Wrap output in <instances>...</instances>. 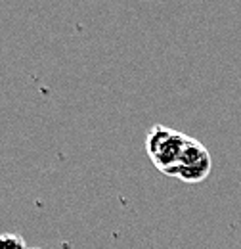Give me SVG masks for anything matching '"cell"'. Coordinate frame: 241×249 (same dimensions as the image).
Returning <instances> with one entry per match:
<instances>
[{"mask_svg":"<svg viewBox=\"0 0 241 249\" xmlns=\"http://www.w3.org/2000/svg\"><path fill=\"white\" fill-rule=\"evenodd\" d=\"M0 249H29V246L19 234L4 232L0 234Z\"/></svg>","mask_w":241,"mask_h":249,"instance_id":"3957f363","label":"cell"},{"mask_svg":"<svg viewBox=\"0 0 241 249\" xmlns=\"http://www.w3.org/2000/svg\"><path fill=\"white\" fill-rule=\"evenodd\" d=\"M34 249H42V248H34Z\"/></svg>","mask_w":241,"mask_h":249,"instance_id":"277c9868","label":"cell"},{"mask_svg":"<svg viewBox=\"0 0 241 249\" xmlns=\"http://www.w3.org/2000/svg\"><path fill=\"white\" fill-rule=\"evenodd\" d=\"M211 167L212 163L209 150L201 142L189 138L186 142V148L182 152L178 167H176L172 177L180 178V180L188 182V184H197V182H201V180H205L209 177Z\"/></svg>","mask_w":241,"mask_h":249,"instance_id":"7a4b0ae2","label":"cell"},{"mask_svg":"<svg viewBox=\"0 0 241 249\" xmlns=\"http://www.w3.org/2000/svg\"><path fill=\"white\" fill-rule=\"evenodd\" d=\"M188 140H189V136H186L182 132L167 128L163 124H155L148 132L146 150H148V156L153 161V165L161 173L172 177Z\"/></svg>","mask_w":241,"mask_h":249,"instance_id":"6da1fadb","label":"cell"}]
</instances>
